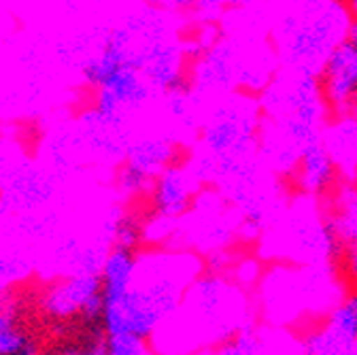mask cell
Instances as JSON below:
<instances>
[{"label":"cell","mask_w":357,"mask_h":355,"mask_svg":"<svg viewBox=\"0 0 357 355\" xmlns=\"http://www.w3.org/2000/svg\"><path fill=\"white\" fill-rule=\"evenodd\" d=\"M324 85L326 96L336 103L344 105L355 98L357 94V45L344 40L336 47L326 64L324 70Z\"/></svg>","instance_id":"1"},{"label":"cell","mask_w":357,"mask_h":355,"mask_svg":"<svg viewBox=\"0 0 357 355\" xmlns=\"http://www.w3.org/2000/svg\"><path fill=\"white\" fill-rule=\"evenodd\" d=\"M328 158L319 147L306 149V183L308 186H321L328 174Z\"/></svg>","instance_id":"2"},{"label":"cell","mask_w":357,"mask_h":355,"mask_svg":"<svg viewBox=\"0 0 357 355\" xmlns=\"http://www.w3.org/2000/svg\"><path fill=\"white\" fill-rule=\"evenodd\" d=\"M353 11H355V13H353V15H355V20H353V22H357V3H353Z\"/></svg>","instance_id":"3"}]
</instances>
